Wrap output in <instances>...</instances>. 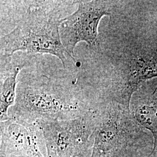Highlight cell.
Instances as JSON below:
<instances>
[{
	"label": "cell",
	"mask_w": 157,
	"mask_h": 157,
	"mask_svg": "<svg viewBox=\"0 0 157 157\" xmlns=\"http://www.w3.org/2000/svg\"><path fill=\"white\" fill-rule=\"evenodd\" d=\"M25 67V63H17L13 57L11 62L1 65L0 115L1 121L8 119V110L10 107L15 104L17 78Z\"/></svg>",
	"instance_id": "5b68a950"
},
{
	"label": "cell",
	"mask_w": 157,
	"mask_h": 157,
	"mask_svg": "<svg viewBox=\"0 0 157 157\" xmlns=\"http://www.w3.org/2000/svg\"><path fill=\"white\" fill-rule=\"evenodd\" d=\"M85 92L76 78H52L25 68L17 78L13 108L23 117L52 121L64 112L77 109L78 98Z\"/></svg>",
	"instance_id": "7a4b0ae2"
},
{
	"label": "cell",
	"mask_w": 157,
	"mask_h": 157,
	"mask_svg": "<svg viewBox=\"0 0 157 157\" xmlns=\"http://www.w3.org/2000/svg\"><path fill=\"white\" fill-rule=\"evenodd\" d=\"M91 56L108 58L109 65L81 72L90 73L103 68L108 74L105 90L112 101L129 109L132 95L146 80L157 77V52L142 45L126 43L117 50L108 51L98 45L89 49Z\"/></svg>",
	"instance_id": "3957f363"
},
{
	"label": "cell",
	"mask_w": 157,
	"mask_h": 157,
	"mask_svg": "<svg viewBox=\"0 0 157 157\" xmlns=\"http://www.w3.org/2000/svg\"><path fill=\"white\" fill-rule=\"evenodd\" d=\"M67 1H27L17 26L1 37V64L11 62L17 52L56 56L66 70L77 72L78 61L63 45L60 36L62 6Z\"/></svg>",
	"instance_id": "6da1fadb"
},
{
	"label": "cell",
	"mask_w": 157,
	"mask_h": 157,
	"mask_svg": "<svg viewBox=\"0 0 157 157\" xmlns=\"http://www.w3.org/2000/svg\"><path fill=\"white\" fill-rule=\"evenodd\" d=\"M78 8L63 17L60 26L62 44L73 57L76 45L80 42L93 48L99 43L98 27L104 16L111 17L113 3L107 1H75Z\"/></svg>",
	"instance_id": "277c9868"
},
{
	"label": "cell",
	"mask_w": 157,
	"mask_h": 157,
	"mask_svg": "<svg viewBox=\"0 0 157 157\" xmlns=\"http://www.w3.org/2000/svg\"><path fill=\"white\" fill-rule=\"evenodd\" d=\"M135 117L137 122L152 132L157 141V87L151 94L138 101Z\"/></svg>",
	"instance_id": "8992f818"
}]
</instances>
